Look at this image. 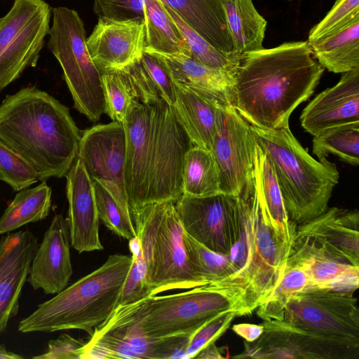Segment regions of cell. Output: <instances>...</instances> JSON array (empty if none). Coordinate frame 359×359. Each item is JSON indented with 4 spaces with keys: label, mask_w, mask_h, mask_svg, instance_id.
Instances as JSON below:
<instances>
[{
    "label": "cell",
    "mask_w": 359,
    "mask_h": 359,
    "mask_svg": "<svg viewBox=\"0 0 359 359\" xmlns=\"http://www.w3.org/2000/svg\"><path fill=\"white\" fill-rule=\"evenodd\" d=\"M264 332L234 358L358 359L359 344L301 330L281 320H264Z\"/></svg>",
    "instance_id": "obj_13"
},
{
    "label": "cell",
    "mask_w": 359,
    "mask_h": 359,
    "mask_svg": "<svg viewBox=\"0 0 359 359\" xmlns=\"http://www.w3.org/2000/svg\"><path fill=\"white\" fill-rule=\"evenodd\" d=\"M24 357L21 355L9 351L4 344H0V359H22Z\"/></svg>",
    "instance_id": "obj_47"
},
{
    "label": "cell",
    "mask_w": 359,
    "mask_h": 359,
    "mask_svg": "<svg viewBox=\"0 0 359 359\" xmlns=\"http://www.w3.org/2000/svg\"><path fill=\"white\" fill-rule=\"evenodd\" d=\"M99 219L113 233L127 240L137 236L133 222L121 210L109 191L99 182L92 180Z\"/></svg>",
    "instance_id": "obj_39"
},
{
    "label": "cell",
    "mask_w": 359,
    "mask_h": 359,
    "mask_svg": "<svg viewBox=\"0 0 359 359\" xmlns=\"http://www.w3.org/2000/svg\"><path fill=\"white\" fill-rule=\"evenodd\" d=\"M68 222L55 215L39 245L27 281L35 290L53 294L65 289L72 275Z\"/></svg>",
    "instance_id": "obj_19"
},
{
    "label": "cell",
    "mask_w": 359,
    "mask_h": 359,
    "mask_svg": "<svg viewBox=\"0 0 359 359\" xmlns=\"http://www.w3.org/2000/svg\"><path fill=\"white\" fill-rule=\"evenodd\" d=\"M250 127L255 143L271 162L290 220L299 226L325 212L339 182L336 165L327 158H313L289 126Z\"/></svg>",
    "instance_id": "obj_5"
},
{
    "label": "cell",
    "mask_w": 359,
    "mask_h": 359,
    "mask_svg": "<svg viewBox=\"0 0 359 359\" xmlns=\"http://www.w3.org/2000/svg\"><path fill=\"white\" fill-rule=\"evenodd\" d=\"M0 180L15 191L29 187L39 181V175L31 165L1 140Z\"/></svg>",
    "instance_id": "obj_40"
},
{
    "label": "cell",
    "mask_w": 359,
    "mask_h": 359,
    "mask_svg": "<svg viewBox=\"0 0 359 359\" xmlns=\"http://www.w3.org/2000/svg\"><path fill=\"white\" fill-rule=\"evenodd\" d=\"M255 149L250 123L231 104H225L211 148L222 192L238 196L252 178Z\"/></svg>",
    "instance_id": "obj_16"
},
{
    "label": "cell",
    "mask_w": 359,
    "mask_h": 359,
    "mask_svg": "<svg viewBox=\"0 0 359 359\" xmlns=\"http://www.w3.org/2000/svg\"><path fill=\"white\" fill-rule=\"evenodd\" d=\"M294 246L359 266L358 210L328 208L320 215L297 226Z\"/></svg>",
    "instance_id": "obj_17"
},
{
    "label": "cell",
    "mask_w": 359,
    "mask_h": 359,
    "mask_svg": "<svg viewBox=\"0 0 359 359\" xmlns=\"http://www.w3.org/2000/svg\"><path fill=\"white\" fill-rule=\"evenodd\" d=\"M1 19V18H0Z\"/></svg>",
    "instance_id": "obj_48"
},
{
    "label": "cell",
    "mask_w": 359,
    "mask_h": 359,
    "mask_svg": "<svg viewBox=\"0 0 359 359\" xmlns=\"http://www.w3.org/2000/svg\"><path fill=\"white\" fill-rule=\"evenodd\" d=\"M47 46L60 63L74 101V107L90 121L106 113L101 73L86 45V30L79 13L64 7L52 8Z\"/></svg>",
    "instance_id": "obj_9"
},
{
    "label": "cell",
    "mask_w": 359,
    "mask_h": 359,
    "mask_svg": "<svg viewBox=\"0 0 359 359\" xmlns=\"http://www.w3.org/2000/svg\"><path fill=\"white\" fill-rule=\"evenodd\" d=\"M177 118L193 146L211 151L225 104L175 83Z\"/></svg>",
    "instance_id": "obj_24"
},
{
    "label": "cell",
    "mask_w": 359,
    "mask_h": 359,
    "mask_svg": "<svg viewBox=\"0 0 359 359\" xmlns=\"http://www.w3.org/2000/svg\"><path fill=\"white\" fill-rule=\"evenodd\" d=\"M310 287V280L303 265L290 256L280 281L257 308L258 316L264 320H282L284 308L291 297Z\"/></svg>",
    "instance_id": "obj_33"
},
{
    "label": "cell",
    "mask_w": 359,
    "mask_h": 359,
    "mask_svg": "<svg viewBox=\"0 0 359 359\" xmlns=\"http://www.w3.org/2000/svg\"><path fill=\"white\" fill-rule=\"evenodd\" d=\"M154 53L176 85L223 104H231L234 76L231 73L207 67L184 55Z\"/></svg>",
    "instance_id": "obj_23"
},
{
    "label": "cell",
    "mask_w": 359,
    "mask_h": 359,
    "mask_svg": "<svg viewBox=\"0 0 359 359\" xmlns=\"http://www.w3.org/2000/svg\"><path fill=\"white\" fill-rule=\"evenodd\" d=\"M238 56L263 48L266 21L252 0H219Z\"/></svg>",
    "instance_id": "obj_29"
},
{
    "label": "cell",
    "mask_w": 359,
    "mask_h": 359,
    "mask_svg": "<svg viewBox=\"0 0 359 359\" xmlns=\"http://www.w3.org/2000/svg\"><path fill=\"white\" fill-rule=\"evenodd\" d=\"M183 243L188 258L208 284L225 280L235 273L229 255L207 248L184 231Z\"/></svg>",
    "instance_id": "obj_35"
},
{
    "label": "cell",
    "mask_w": 359,
    "mask_h": 359,
    "mask_svg": "<svg viewBox=\"0 0 359 359\" xmlns=\"http://www.w3.org/2000/svg\"><path fill=\"white\" fill-rule=\"evenodd\" d=\"M308 42L314 57L329 72L343 74L359 67V15L335 31Z\"/></svg>",
    "instance_id": "obj_27"
},
{
    "label": "cell",
    "mask_w": 359,
    "mask_h": 359,
    "mask_svg": "<svg viewBox=\"0 0 359 359\" xmlns=\"http://www.w3.org/2000/svg\"><path fill=\"white\" fill-rule=\"evenodd\" d=\"M313 153L319 160L329 154L351 165L359 164V121L332 127L313 139Z\"/></svg>",
    "instance_id": "obj_34"
},
{
    "label": "cell",
    "mask_w": 359,
    "mask_h": 359,
    "mask_svg": "<svg viewBox=\"0 0 359 359\" xmlns=\"http://www.w3.org/2000/svg\"><path fill=\"white\" fill-rule=\"evenodd\" d=\"M233 331L247 342L257 339L264 332L263 324L239 323L232 327Z\"/></svg>",
    "instance_id": "obj_45"
},
{
    "label": "cell",
    "mask_w": 359,
    "mask_h": 359,
    "mask_svg": "<svg viewBox=\"0 0 359 359\" xmlns=\"http://www.w3.org/2000/svg\"><path fill=\"white\" fill-rule=\"evenodd\" d=\"M223 350L222 348H218L215 342L210 343L207 346H205L203 348H202L195 356L194 358H202V359H209V358H225L226 356L222 355Z\"/></svg>",
    "instance_id": "obj_46"
},
{
    "label": "cell",
    "mask_w": 359,
    "mask_h": 359,
    "mask_svg": "<svg viewBox=\"0 0 359 359\" xmlns=\"http://www.w3.org/2000/svg\"><path fill=\"white\" fill-rule=\"evenodd\" d=\"M163 4L188 43L191 52L190 57L207 67L226 71L235 75L241 57L228 55L216 49L181 20L171 8Z\"/></svg>",
    "instance_id": "obj_36"
},
{
    "label": "cell",
    "mask_w": 359,
    "mask_h": 359,
    "mask_svg": "<svg viewBox=\"0 0 359 359\" xmlns=\"http://www.w3.org/2000/svg\"><path fill=\"white\" fill-rule=\"evenodd\" d=\"M93 11L98 19L132 21L146 25L144 0H94Z\"/></svg>",
    "instance_id": "obj_41"
},
{
    "label": "cell",
    "mask_w": 359,
    "mask_h": 359,
    "mask_svg": "<svg viewBox=\"0 0 359 359\" xmlns=\"http://www.w3.org/2000/svg\"><path fill=\"white\" fill-rule=\"evenodd\" d=\"M51 16L52 7L44 0H14L0 19V93L36 66Z\"/></svg>",
    "instance_id": "obj_11"
},
{
    "label": "cell",
    "mask_w": 359,
    "mask_h": 359,
    "mask_svg": "<svg viewBox=\"0 0 359 359\" xmlns=\"http://www.w3.org/2000/svg\"><path fill=\"white\" fill-rule=\"evenodd\" d=\"M132 257L110 255L98 269L51 299L20 320L18 331L53 332L81 330L91 335L117 306Z\"/></svg>",
    "instance_id": "obj_6"
},
{
    "label": "cell",
    "mask_w": 359,
    "mask_h": 359,
    "mask_svg": "<svg viewBox=\"0 0 359 359\" xmlns=\"http://www.w3.org/2000/svg\"><path fill=\"white\" fill-rule=\"evenodd\" d=\"M141 299L117 306L97 327L81 359H178L185 355L188 336L147 337L140 326Z\"/></svg>",
    "instance_id": "obj_10"
},
{
    "label": "cell",
    "mask_w": 359,
    "mask_h": 359,
    "mask_svg": "<svg viewBox=\"0 0 359 359\" xmlns=\"http://www.w3.org/2000/svg\"><path fill=\"white\" fill-rule=\"evenodd\" d=\"M132 215L137 236L129 248L149 295L208 285L188 258L175 203L149 204Z\"/></svg>",
    "instance_id": "obj_7"
},
{
    "label": "cell",
    "mask_w": 359,
    "mask_h": 359,
    "mask_svg": "<svg viewBox=\"0 0 359 359\" xmlns=\"http://www.w3.org/2000/svg\"><path fill=\"white\" fill-rule=\"evenodd\" d=\"M106 113L113 121L123 123L128 109L135 100L133 90L122 70L101 73Z\"/></svg>",
    "instance_id": "obj_38"
},
{
    "label": "cell",
    "mask_w": 359,
    "mask_h": 359,
    "mask_svg": "<svg viewBox=\"0 0 359 359\" xmlns=\"http://www.w3.org/2000/svg\"><path fill=\"white\" fill-rule=\"evenodd\" d=\"M86 341L76 339L64 333L57 339L50 340L47 351L41 355H35L36 359H81Z\"/></svg>",
    "instance_id": "obj_44"
},
{
    "label": "cell",
    "mask_w": 359,
    "mask_h": 359,
    "mask_svg": "<svg viewBox=\"0 0 359 359\" xmlns=\"http://www.w3.org/2000/svg\"><path fill=\"white\" fill-rule=\"evenodd\" d=\"M183 194L203 197L222 193L220 173L211 151L192 146L186 153L182 174Z\"/></svg>",
    "instance_id": "obj_32"
},
{
    "label": "cell",
    "mask_w": 359,
    "mask_h": 359,
    "mask_svg": "<svg viewBox=\"0 0 359 359\" xmlns=\"http://www.w3.org/2000/svg\"><path fill=\"white\" fill-rule=\"evenodd\" d=\"M355 121H359V67L343 73L339 82L317 95L300 116L302 127L313 137Z\"/></svg>",
    "instance_id": "obj_22"
},
{
    "label": "cell",
    "mask_w": 359,
    "mask_h": 359,
    "mask_svg": "<svg viewBox=\"0 0 359 359\" xmlns=\"http://www.w3.org/2000/svg\"><path fill=\"white\" fill-rule=\"evenodd\" d=\"M38 246L37 238L28 229L0 240V333L18 312L20 296Z\"/></svg>",
    "instance_id": "obj_20"
},
{
    "label": "cell",
    "mask_w": 359,
    "mask_h": 359,
    "mask_svg": "<svg viewBox=\"0 0 359 359\" xmlns=\"http://www.w3.org/2000/svg\"><path fill=\"white\" fill-rule=\"evenodd\" d=\"M324 69L308 41L245 53L234 75L231 104L255 126H289L290 115L312 95Z\"/></svg>",
    "instance_id": "obj_2"
},
{
    "label": "cell",
    "mask_w": 359,
    "mask_h": 359,
    "mask_svg": "<svg viewBox=\"0 0 359 359\" xmlns=\"http://www.w3.org/2000/svg\"><path fill=\"white\" fill-rule=\"evenodd\" d=\"M226 311L245 315V292L232 285L208 284L186 292L141 299L140 326L145 336L162 338L192 334Z\"/></svg>",
    "instance_id": "obj_8"
},
{
    "label": "cell",
    "mask_w": 359,
    "mask_h": 359,
    "mask_svg": "<svg viewBox=\"0 0 359 359\" xmlns=\"http://www.w3.org/2000/svg\"><path fill=\"white\" fill-rule=\"evenodd\" d=\"M126 132L125 187L131 212L175 203L183 194L184 156L193 146L175 109L165 100H133L123 122Z\"/></svg>",
    "instance_id": "obj_1"
},
{
    "label": "cell",
    "mask_w": 359,
    "mask_h": 359,
    "mask_svg": "<svg viewBox=\"0 0 359 359\" xmlns=\"http://www.w3.org/2000/svg\"><path fill=\"white\" fill-rule=\"evenodd\" d=\"M65 177L71 245L79 253L103 250L93 181L79 158Z\"/></svg>",
    "instance_id": "obj_21"
},
{
    "label": "cell",
    "mask_w": 359,
    "mask_h": 359,
    "mask_svg": "<svg viewBox=\"0 0 359 359\" xmlns=\"http://www.w3.org/2000/svg\"><path fill=\"white\" fill-rule=\"evenodd\" d=\"M147 13L145 50L191 56L186 39L161 0H144Z\"/></svg>",
    "instance_id": "obj_31"
},
{
    "label": "cell",
    "mask_w": 359,
    "mask_h": 359,
    "mask_svg": "<svg viewBox=\"0 0 359 359\" xmlns=\"http://www.w3.org/2000/svg\"><path fill=\"white\" fill-rule=\"evenodd\" d=\"M238 196L237 233L229 254L236 272L216 284L243 287L245 315H249L278 285L292 251L272 225L255 186L254 175Z\"/></svg>",
    "instance_id": "obj_4"
},
{
    "label": "cell",
    "mask_w": 359,
    "mask_h": 359,
    "mask_svg": "<svg viewBox=\"0 0 359 359\" xmlns=\"http://www.w3.org/2000/svg\"><path fill=\"white\" fill-rule=\"evenodd\" d=\"M81 134L69 108L35 86L6 95L0 104V140L31 165L39 181L65 176Z\"/></svg>",
    "instance_id": "obj_3"
},
{
    "label": "cell",
    "mask_w": 359,
    "mask_h": 359,
    "mask_svg": "<svg viewBox=\"0 0 359 359\" xmlns=\"http://www.w3.org/2000/svg\"><path fill=\"white\" fill-rule=\"evenodd\" d=\"M239 316L237 311H226L215 316L191 334L187 348V358H194L210 343L215 342Z\"/></svg>",
    "instance_id": "obj_42"
},
{
    "label": "cell",
    "mask_w": 359,
    "mask_h": 359,
    "mask_svg": "<svg viewBox=\"0 0 359 359\" xmlns=\"http://www.w3.org/2000/svg\"><path fill=\"white\" fill-rule=\"evenodd\" d=\"M175 208L185 233L212 251L229 254L237 233L238 196L224 192L203 197L182 194Z\"/></svg>",
    "instance_id": "obj_15"
},
{
    "label": "cell",
    "mask_w": 359,
    "mask_h": 359,
    "mask_svg": "<svg viewBox=\"0 0 359 359\" xmlns=\"http://www.w3.org/2000/svg\"><path fill=\"white\" fill-rule=\"evenodd\" d=\"M121 70L133 90L135 100L148 102L162 98L172 106L175 104V83L154 52L144 49L140 60Z\"/></svg>",
    "instance_id": "obj_28"
},
{
    "label": "cell",
    "mask_w": 359,
    "mask_h": 359,
    "mask_svg": "<svg viewBox=\"0 0 359 359\" xmlns=\"http://www.w3.org/2000/svg\"><path fill=\"white\" fill-rule=\"evenodd\" d=\"M188 26L219 51L240 57L219 0H161Z\"/></svg>",
    "instance_id": "obj_25"
},
{
    "label": "cell",
    "mask_w": 359,
    "mask_h": 359,
    "mask_svg": "<svg viewBox=\"0 0 359 359\" xmlns=\"http://www.w3.org/2000/svg\"><path fill=\"white\" fill-rule=\"evenodd\" d=\"M51 188L46 182L18 191L0 217V235L46 218L51 208Z\"/></svg>",
    "instance_id": "obj_30"
},
{
    "label": "cell",
    "mask_w": 359,
    "mask_h": 359,
    "mask_svg": "<svg viewBox=\"0 0 359 359\" xmlns=\"http://www.w3.org/2000/svg\"><path fill=\"white\" fill-rule=\"evenodd\" d=\"M77 158L90 179L102 184L133 222L125 187L126 132L123 123L99 124L82 132Z\"/></svg>",
    "instance_id": "obj_14"
},
{
    "label": "cell",
    "mask_w": 359,
    "mask_h": 359,
    "mask_svg": "<svg viewBox=\"0 0 359 359\" xmlns=\"http://www.w3.org/2000/svg\"><path fill=\"white\" fill-rule=\"evenodd\" d=\"M281 321L305 331L359 344V309L351 292L308 287L291 297Z\"/></svg>",
    "instance_id": "obj_12"
},
{
    "label": "cell",
    "mask_w": 359,
    "mask_h": 359,
    "mask_svg": "<svg viewBox=\"0 0 359 359\" xmlns=\"http://www.w3.org/2000/svg\"><path fill=\"white\" fill-rule=\"evenodd\" d=\"M145 38L144 24L98 19L86 45L93 62L103 73L123 69L140 60Z\"/></svg>",
    "instance_id": "obj_18"
},
{
    "label": "cell",
    "mask_w": 359,
    "mask_h": 359,
    "mask_svg": "<svg viewBox=\"0 0 359 359\" xmlns=\"http://www.w3.org/2000/svg\"><path fill=\"white\" fill-rule=\"evenodd\" d=\"M357 15H359V0H335L324 18L310 30L308 41L335 31Z\"/></svg>",
    "instance_id": "obj_43"
},
{
    "label": "cell",
    "mask_w": 359,
    "mask_h": 359,
    "mask_svg": "<svg viewBox=\"0 0 359 359\" xmlns=\"http://www.w3.org/2000/svg\"><path fill=\"white\" fill-rule=\"evenodd\" d=\"M290 256L303 265L311 287H327L338 277L359 271V266L337 261L302 246H294Z\"/></svg>",
    "instance_id": "obj_37"
},
{
    "label": "cell",
    "mask_w": 359,
    "mask_h": 359,
    "mask_svg": "<svg viewBox=\"0 0 359 359\" xmlns=\"http://www.w3.org/2000/svg\"><path fill=\"white\" fill-rule=\"evenodd\" d=\"M254 180L273 226L292 252L297 226L288 217L271 162L256 143Z\"/></svg>",
    "instance_id": "obj_26"
}]
</instances>
